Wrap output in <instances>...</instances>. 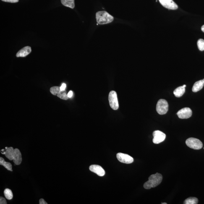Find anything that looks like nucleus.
Here are the masks:
<instances>
[{"label":"nucleus","instance_id":"4be33fe9","mask_svg":"<svg viewBox=\"0 0 204 204\" xmlns=\"http://www.w3.org/2000/svg\"><path fill=\"white\" fill-rule=\"evenodd\" d=\"M197 46L199 50L201 51H204V40L200 39L197 43Z\"/></svg>","mask_w":204,"mask_h":204},{"label":"nucleus","instance_id":"9d476101","mask_svg":"<svg viewBox=\"0 0 204 204\" xmlns=\"http://www.w3.org/2000/svg\"><path fill=\"white\" fill-rule=\"evenodd\" d=\"M91 171L95 173L98 176H103L105 174V171L101 166L98 165H91L89 167Z\"/></svg>","mask_w":204,"mask_h":204},{"label":"nucleus","instance_id":"c756f323","mask_svg":"<svg viewBox=\"0 0 204 204\" xmlns=\"http://www.w3.org/2000/svg\"><path fill=\"white\" fill-rule=\"evenodd\" d=\"M162 204H167L166 203H161Z\"/></svg>","mask_w":204,"mask_h":204},{"label":"nucleus","instance_id":"cd10ccee","mask_svg":"<svg viewBox=\"0 0 204 204\" xmlns=\"http://www.w3.org/2000/svg\"><path fill=\"white\" fill-rule=\"evenodd\" d=\"M201 30L204 33V25L202 26L201 28Z\"/></svg>","mask_w":204,"mask_h":204},{"label":"nucleus","instance_id":"412c9836","mask_svg":"<svg viewBox=\"0 0 204 204\" xmlns=\"http://www.w3.org/2000/svg\"><path fill=\"white\" fill-rule=\"evenodd\" d=\"M57 95L58 97L62 100H67L69 98V97L66 94V92L65 90L61 91L60 93L58 94Z\"/></svg>","mask_w":204,"mask_h":204},{"label":"nucleus","instance_id":"1a4fd4ad","mask_svg":"<svg viewBox=\"0 0 204 204\" xmlns=\"http://www.w3.org/2000/svg\"><path fill=\"white\" fill-rule=\"evenodd\" d=\"M160 4L166 9L175 10L178 8L177 4L173 0H159Z\"/></svg>","mask_w":204,"mask_h":204},{"label":"nucleus","instance_id":"2eb2a0df","mask_svg":"<svg viewBox=\"0 0 204 204\" xmlns=\"http://www.w3.org/2000/svg\"><path fill=\"white\" fill-rule=\"evenodd\" d=\"M185 91V87L182 86L178 87L174 91V94L176 97L179 98L183 96Z\"/></svg>","mask_w":204,"mask_h":204},{"label":"nucleus","instance_id":"9b49d317","mask_svg":"<svg viewBox=\"0 0 204 204\" xmlns=\"http://www.w3.org/2000/svg\"><path fill=\"white\" fill-rule=\"evenodd\" d=\"M1 153L3 155H5L6 158L11 161L13 160L14 149L12 147H6V149H4L1 150Z\"/></svg>","mask_w":204,"mask_h":204},{"label":"nucleus","instance_id":"39448f33","mask_svg":"<svg viewBox=\"0 0 204 204\" xmlns=\"http://www.w3.org/2000/svg\"><path fill=\"white\" fill-rule=\"evenodd\" d=\"M110 106L114 110H117L119 108L117 94L114 91H111L108 95Z\"/></svg>","mask_w":204,"mask_h":204},{"label":"nucleus","instance_id":"a211bd4d","mask_svg":"<svg viewBox=\"0 0 204 204\" xmlns=\"http://www.w3.org/2000/svg\"><path fill=\"white\" fill-rule=\"evenodd\" d=\"M198 199L194 197H190L186 199L184 202V204H197L198 203Z\"/></svg>","mask_w":204,"mask_h":204},{"label":"nucleus","instance_id":"4468645a","mask_svg":"<svg viewBox=\"0 0 204 204\" xmlns=\"http://www.w3.org/2000/svg\"><path fill=\"white\" fill-rule=\"evenodd\" d=\"M204 85V80H201L198 81L194 84L192 87V90L194 92H197L201 90L203 88Z\"/></svg>","mask_w":204,"mask_h":204},{"label":"nucleus","instance_id":"a878e982","mask_svg":"<svg viewBox=\"0 0 204 204\" xmlns=\"http://www.w3.org/2000/svg\"><path fill=\"white\" fill-rule=\"evenodd\" d=\"M40 204H47L48 203H47L45 201L43 200V199H40Z\"/></svg>","mask_w":204,"mask_h":204},{"label":"nucleus","instance_id":"393cba45","mask_svg":"<svg viewBox=\"0 0 204 204\" xmlns=\"http://www.w3.org/2000/svg\"><path fill=\"white\" fill-rule=\"evenodd\" d=\"M66 85L65 84L63 83L62 84V85L60 87V89L61 91H64L65 90L66 88Z\"/></svg>","mask_w":204,"mask_h":204},{"label":"nucleus","instance_id":"f8f14e48","mask_svg":"<svg viewBox=\"0 0 204 204\" xmlns=\"http://www.w3.org/2000/svg\"><path fill=\"white\" fill-rule=\"evenodd\" d=\"M13 162L16 165L20 164L22 161V157L20 150L17 148L14 149Z\"/></svg>","mask_w":204,"mask_h":204},{"label":"nucleus","instance_id":"f257e3e1","mask_svg":"<svg viewBox=\"0 0 204 204\" xmlns=\"http://www.w3.org/2000/svg\"><path fill=\"white\" fill-rule=\"evenodd\" d=\"M162 179V176L159 173L152 175L149 177L148 181L144 184V187L147 189L156 187L161 183Z\"/></svg>","mask_w":204,"mask_h":204},{"label":"nucleus","instance_id":"c85d7f7f","mask_svg":"<svg viewBox=\"0 0 204 204\" xmlns=\"http://www.w3.org/2000/svg\"><path fill=\"white\" fill-rule=\"evenodd\" d=\"M183 86L185 87H185H186V85H183Z\"/></svg>","mask_w":204,"mask_h":204},{"label":"nucleus","instance_id":"bb28decb","mask_svg":"<svg viewBox=\"0 0 204 204\" xmlns=\"http://www.w3.org/2000/svg\"><path fill=\"white\" fill-rule=\"evenodd\" d=\"M67 95L69 97V98H71L73 95V92L72 91H70L68 93Z\"/></svg>","mask_w":204,"mask_h":204},{"label":"nucleus","instance_id":"ddd939ff","mask_svg":"<svg viewBox=\"0 0 204 204\" xmlns=\"http://www.w3.org/2000/svg\"><path fill=\"white\" fill-rule=\"evenodd\" d=\"M32 49L30 46L24 47L17 52L16 56L17 57H25L31 52Z\"/></svg>","mask_w":204,"mask_h":204},{"label":"nucleus","instance_id":"f3484780","mask_svg":"<svg viewBox=\"0 0 204 204\" xmlns=\"http://www.w3.org/2000/svg\"><path fill=\"white\" fill-rule=\"evenodd\" d=\"M0 164L4 166L9 171H13L12 165L10 163L6 162L4 159L2 157H0Z\"/></svg>","mask_w":204,"mask_h":204},{"label":"nucleus","instance_id":"6e6552de","mask_svg":"<svg viewBox=\"0 0 204 204\" xmlns=\"http://www.w3.org/2000/svg\"><path fill=\"white\" fill-rule=\"evenodd\" d=\"M118 160L121 162L126 164H130L133 162L134 158L126 154L119 153L116 155Z\"/></svg>","mask_w":204,"mask_h":204},{"label":"nucleus","instance_id":"423d86ee","mask_svg":"<svg viewBox=\"0 0 204 204\" xmlns=\"http://www.w3.org/2000/svg\"><path fill=\"white\" fill-rule=\"evenodd\" d=\"M153 135V142L155 144H159L163 142L166 137V134L159 130L154 131Z\"/></svg>","mask_w":204,"mask_h":204},{"label":"nucleus","instance_id":"7ed1b4c3","mask_svg":"<svg viewBox=\"0 0 204 204\" xmlns=\"http://www.w3.org/2000/svg\"><path fill=\"white\" fill-rule=\"evenodd\" d=\"M186 145L190 148L195 150L200 149L203 147V145L201 141L194 138H190L186 141Z\"/></svg>","mask_w":204,"mask_h":204},{"label":"nucleus","instance_id":"b1692460","mask_svg":"<svg viewBox=\"0 0 204 204\" xmlns=\"http://www.w3.org/2000/svg\"><path fill=\"white\" fill-rule=\"evenodd\" d=\"M5 2L10 3H17L18 2L19 0H1Z\"/></svg>","mask_w":204,"mask_h":204},{"label":"nucleus","instance_id":"20e7f679","mask_svg":"<svg viewBox=\"0 0 204 204\" xmlns=\"http://www.w3.org/2000/svg\"><path fill=\"white\" fill-rule=\"evenodd\" d=\"M169 109L168 102L164 99H160L157 103L156 110L158 114L162 115L166 114Z\"/></svg>","mask_w":204,"mask_h":204},{"label":"nucleus","instance_id":"dca6fc26","mask_svg":"<svg viewBox=\"0 0 204 204\" xmlns=\"http://www.w3.org/2000/svg\"><path fill=\"white\" fill-rule=\"evenodd\" d=\"M61 2L63 6L72 9L75 6L74 0H61Z\"/></svg>","mask_w":204,"mask_h":204},{"label":"nucleus","instance_id":"5701e85b","mask_svg":"<svg viewBox=\"0 0 204 204\" xmlns=\"http://www.w3.org/2000/svg\"><path fill=\"white\" fill-rule=\"evenodd\" d=\"M0 204H6V199L2 197H0Z\"/></svg>","mask_w":204,"mask_h":204},{"label":"nucleus","instance_id":"6ab92c4d","mask_svg":"<svg viewBox=\"0 0 204 204\" xmlns=\"http://www.w3.org/2000/svg\"><path fill=\"white\" fill-rule=\"evenodd\" d=\"M4 194L6 198L8 200H11L13 198V193L10 189H6L4 191Z\"/></svg>","mask_w":204,"mask_h":204},{"label":"nucleus","instance_id":"aec40b11","mask_svg":"<svg viewBox=\"0 0 204 204\" xmlns=\"http://www.w3.org/2000/svg\"><path fill=\"white\" fill-rule=\"evenodd\" d=\"M61 91L60 87L58 86L51 87L50 89V92L52 94L54 95H57L58 94L60 93Z\"/></svg>","mask_w":204,"mask_h":204},{"label":"nucleus","instance_id":"f03ea898","mask_svg":"<svg viewBox=\"0 0 204 204\" xmlns=\"http://www.w3.org/2000/svg\"><path fill=\"white\" fill-rule=\"evenodd\" d=\"M96 18L97 22L99 24L110 23L114 20V17L106 11H99L96 13Z\"/></svg>","mask_w":204,"mask_h":204},{"label":"nucleus","instance_id":"7c9ffc66","mask_svg":"<svg viewBox=\"0 0 204 204\" xmlns=\"http://www.w3.org/2000/svg\"></svg>","mask_w":204,"mask_h":204},{"label":"nucleus","instance_id":"0eeeda50","mask_svg":"<svg viewBox=\"0 0 204 204\" xmlns=\"http://www.w3.org/2000/svg\"><path fill=\"white\" fill-rule=\"evenodd\" d=\"M177 115L179 119H188L192 116V110L188 108H183L178 111Z\"/></svg>","mask_w":204,"mask_h":204}]
</instances>
